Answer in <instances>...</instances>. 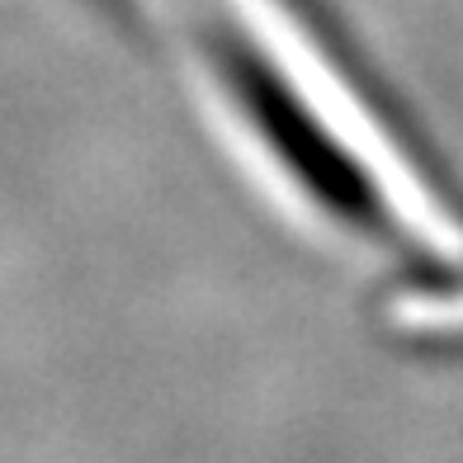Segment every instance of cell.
Returning a JSON list of instances; mask_svg holds the SVG:
<instances>
[{
    "label": "cell",
    "mask_w": 463,
    "mask_h": 463,
    "mask_svg": "<svg viewBox=\"0 0 463 463\" xmlns=\"http://www.w3.org/2000/svg\"><path fill=\"white\" fill-rule=\"evenodd\" d=\"M392 317L407 335H420V341H463V288L458 284L411 288L397 298Z\"/></svg>",
    "instance_id": "6da1fadb"
}]
</instances>
